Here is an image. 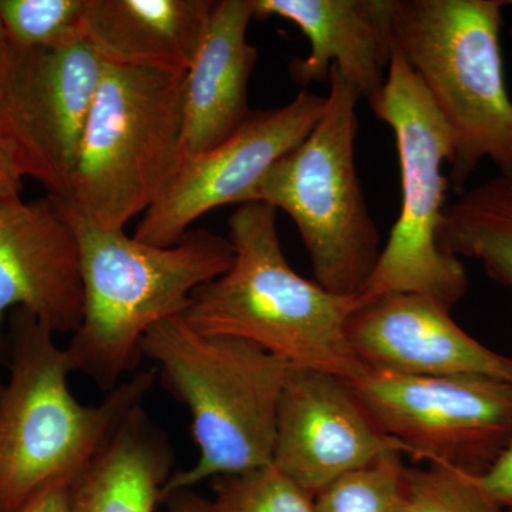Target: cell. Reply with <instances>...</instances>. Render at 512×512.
I'll use <instances>...</instances> for the list:
<instances>
[{
    "label": "cell",
    "mask_w": 512,
    "mask_h": 512,
    "mask_svg": "<svg viewBox=\"0 0 512 512\" xmlns=\"http://www.w3.org/2000/svg\"><path fill=\"white\" fill-rule=\"evenodd\" d=\"M55 200L76 235L82 264L84 315L67 356L73 372L110 393L136 369L148 330L185 315L194 291L227 274L234 247L204 228L191 229L171 247L144 244L124 229L101 228Z\"/></svg>",
    "instance_id": "6da1fadb"
},
{
    "label": "cell",
    "mask_w": 512,
    "mask_h": 512,
    "mask_svg": "<svg viewBox=\"0 0 512 512\" xmlns=\"http://www.w3.org/2000/svg\"><path fill=\"white\" fill-rule=\"evenodd\" d=\"M8 382L0 383V512H18L37 497L70 487L128 414L143 406L154 370L137 372L100 404H83L55 332L26 309L9 313Z\"/></svg>",
    "instance_id": "7a4b0ae2"
},
{
    "label": "cell",
    "mask_w": 512,
    "mask_h": 512,
    "mask_svg": "<svg viewBox=\"0 0 512 512\" xmlns=\"http://www.w3.org/2000/svg\"><path fill=\"white\" fill-rule=\"evenodd\" d=\"M276 212L265 202L239 205L228 221L234 264L192 293L184 318L198 332L249 340L289 366L355 380L367 369L350 349L346 323L360 296L336 295L296 274Z\"/></svg>",
    "instance_id": "3957f363"
},
{
    "label": "cell",
    "mask_w": 512,
    "mask_h": 512,
    "mask_svg": "<svg viewBox=\"0 0 512 512\" xmlns=\"http://www.w3.org/2000/svg\"><path fill=\"white\" fill-rule=\"evenodd\" d=\"M140 352L157 363L164 389L187 407L200 450L194 466L165 484L163 503L208 478L272 464L285 360L249 340L198 332L184 315L148 330Z\"/></svg>",
    "instance_id": "277c9868"
},
{
    "label": "cell",
    "mask_w": 512,
    "mask_h": 512,
    "mask_svg": "<svg viewBox=\"0 0 512 512\" xmlns=\"http://www.w3.org/2000/svg\"><path fill=\"white\" fill-rule=\"evenodd\" d=\"M505 0H393V46L453 136L448 181L464 192L483 161L512 177V99L501 28Z\"/></svg>",
    "instance_id": "5b68a950"
},
{
    "label": "cell",
    "mask_w": 512,
    "mask_h": 512,
    "mask_svg": "<svg viewBox=\"0 0 512 512\" xmlns=\"http://www.w3.org/2000/svg\"><path fill=\"white\" fill-rule=\"evenodd\" d=\"M325 111L308 137L255 185L248 202H265L295 222L315 281L342 296L362 293L382 254V237L356 167L359 92L330 67Z\"/></svg>",
    "instance_id": "8992f818"
},
{
    "label": "cell",
    "mask_w": 512,
    "mask_h": 512,
    "mask_svg": "<svg viewBox=\"0 0 512 512\" xmlns=\"http://www.w3.org/2000/svg\"><path fill=\"white\" fill-rule=\"evenodd\" d=\"M185 73L106 64L62 200L101 228L146 214L180 168Z\"/></svg>",
    "instance_id": "52a82bcc"
},
{
    "label": "cell",
    "mask_w": 512,
    "mask_h": 512,
    "mask_svg": "<svg viewBox=\"0 0 512 512\" xmlns=\"http://www.w3.org/2000/svg\"><path fill=\"white\" fill-rule=\"evenodd\" d=\"M367 103L396 138L402 210L359 296L420 293L451 311L466 296L468 276L461 259L444 254L436 239L450 183L443 174L453 157L450 128L394 47L386 82Z\"/></svg>",
    "instance_id": "ba28073f"
},
{
    "label": "cell",
    "mask_w": 512,
    "mask_h": 512,
    "mask_svg": "<svg viewBox=\"0 0 512 512\" xmlns=\"http://www.w3.org/2000/svg\"><path fill=\"white\" fill-rule=\"evenodd\" d=\"M376 426L414 460L483 476L512 440V383L366 370L348 382Z\"/></svg>",
    "instance_id": "9c48e42d"
},
{
    "label": "cell",
    "mask_w": 512,
    "mask_h": 512,
    "mask_svg": "<svg viewBox=\"0 0 512 512\" xmlns=\"http://www.w3.org/2000/svg\"><path fill=\"white\" fill-rule=\"evenodd\" d=\"M106 62L87 42L60 49L20 47L5 37L0 56V143L23 177L67 200L84 127Z\"/></svg>",
    "instance_id": "30bf717a"
},
{
    "label": "cell",
    "mask_w": 512,
    "mask_h": 512,
    "mask_svg": "<svg viewBox=\"0 0 512 512\" xmlns=\"http://www.w3.org/2000/svg\"><path fill=\"white\" fill-rule=\"evenodd\" d=\"M325 106L326 97L303 89L278 109L252 110L227 141L178 168L133 237L171 247L202 215L224 205L247 204L266 171L311 134Z\"/></svg>",
    "instance_id": "8fae6325"
},
{
    "label": "cell",
    "mask_w": 512,
    "mask_h": 512,
    "mask_svg": "<svg viewBox=\"0 0 512 512\" xmlns=\"http://www.w3.org/2000/svg\"><path fill=\"white\" fill-rule=\"evenodd\" d=\"M390 451L409 454L376 426L348 380L289 366L272 456L282 474L315 497L336 478Z\"/></svg>",
    "instance_id": "7c38bea8"
},
{
    "label": "cell",
    "mask_w": 512,
    "mask_h": 512,
    "mask_svg": "<svg viewBox=\"0 0 512 512\" xmlns=\"http://www.w3.org/2000/svg\"><path fill=\"white\" fill-rule=\"evenodd\" d=\"M346 338L367 370L392 375H478L512 383V357L478 342L450 309L420 293L389 292L362 299L346 323Z\"/></svg>",
    "instance_id": "4fadbf2b"
},
{
    "label": "cell",
    "mask_w": 512,
    "mask_h": 512,
    "mask_svg": "<svg viewBox=\"0 0 512 512\" xmlns=\"http://www.w3.org/2000/svg\"><path fill=\"white\" fill-rule=\"evenodd\" d=\"M26 309L55 333H74L84 315L76 235L52 195L0 202V370L8 356L3 323Z\"/></svg>",
    "instance_id": "5bb4252c"
},
{
    "label": "cell",
    "mask_w": 512,
    "mask_h": 512,
    "mask_svg": "<svg viewBox=\"0 0 512 512\" xmlns=\"http://www.w3.org/2000/svg\"><path fill=\"white\" fill-rule=\"evenodd\" d=\"M254 19L289 20L309 40L311 53L293 59V82H328L336 66L362 99L386 82L393 55V0H249Z\"/></svg>",
    "instance_id": "9a60e30c"
},
{
    "label": "cell",
    "mask_w": 512,
    "mask_h": 512,
    "mask_svg": "<svg viewBox=\"0 0 512 512\" xmlns=\"http://www.w3.org/2000/svg\"><path fill=\"white\" fill-rule=\"evenodd\" d=\"M249 0H218L197 56L185 73L181 165L227 141L247 121L258 49L248 42Z\"/></svg>",
    "instance_id": "2e32d148"
},
{
    "label": "cell",
    "mask_w": 512,
    "mask_h": 512,
    "mask_svg": "<svg viewBox=\"0 0 512 512\" xmlns=\"http://www.w3.org/2000/svg\"><path fill=\"white\" fill-rule=\"evenodd\" d=\"M214 0H90L86 42L106 63L187 73Z\"/></svg>",
    "instance_id": "e0dca14e"
},
{
    "label": "cell",
    "mask_w": 512,
    "mask_h": 512,
    "mask_svg": "<svg viewBox=\"0 0 512 512\" xmlns=\"http://www.w3.org/2000/svg\"><path fill=\"white\" fill-rule=\"evenodd\" d=\"M173 466L167 433L138 406L70 485V512H154Z\"/></svg>",
    "instance_id": "ac0fdd59"
},
{
    "label": "cell",
    "mask_w": 512,
    "mask_h": 512,
    "mask_svg": "<svg viewBox=\"0 0 512 512\" xmlns=\"http://www.w3.org/2000/svg\"><path fill=\"white\" fill-rule=\"evenodd\" d=\"M444 254L480 262L512 292V177L498 174L446 205L437 231Z\"/></svg>",
    "instance_id": "d6986e66"
},
{
    "label": "cell",
    "mask_w": 512,
    "mask_h": 512,
    "mask_svg": "<svg viewBox=\"0 0 512 512\" xmlns=\"http://www.w3.org/2000/svg\"><path fill=\"white\" fill-rule=\"evenodd\" d=\"M390 451L336 478L313 497L315 512H407L409 468Z\"/></svg>",
    "instance_id": "ffe728a7"
},
{
    "label": "cell",
    "mask_w": 512,
    "mask_h": 512,
    "mask_svg": "<svg viewBox=\"0 0 512 512\" xmlns=\"http://www.w3.org/2000/svg\"><path fill=\"white\" fill-rule=\"evenodd\" d=\"M90 0H0V20L13 45L60 49L86 42Z\"/></svg>",
    "instance_id": "44dd1931"
},
{
    "label": "cell",
    "mask_w": 512,
    "mask_h": 512,
    "mask_svg": "<svg viewBox=\"0 0 512 512\" xmlns=\"http://www.w3.org/2000/svg\"><path fill=\"white\" fill-rule=\"evenodd\" d=\"M210 512H315L313 497L274 466L212 478Z\"/></svg>",
    "instance_id": "7402d4cb"
},
{
    "label": "cell",
    "mask_w": 512,
    "mask_h": 512,
    "mask_svg": "<svg viewBox=\"0 0 512 512\" xmlns=\"http://www.w3.org/2000/svg\"><path fill=\"white\" fill-rule=\"evenodd\" d=\"M407 512H510L484 490L478 476L456 468H409Z\"/></svg>",
    "instance_id": "603a6c76"
},
{
    "label": "cell",
    "mask_w": 512,
    "mask_h": 512,
    "mask_svg": "<svg viewBox=\"0 0 512 512\" xmlns=\"http://www.w3.org/2000/svg\"><path fill=\"white\" fill-rule=\"evenodd\" d=\"M478 478L484 490L505 510L512 512V440L494 466Z\"/></svg>",
    "instance_id": "cb8c5ba5"
},
{
    "label": "cell",
    "mask_w": 512,
    "mask_h": 512,
    "mask_svg": "<svg viewBox=\"0 0 512 512\" xmlns=\"http://www.w3.org/2000/svg\"><path fill=\"white\" fill-rule=\"evenodd\" d=\"M23 178L25 177L20 174L8 151L0 143V202L20 197Z\"/></svg>",
    "instance_id": "d4e9b609"
},
{
    "label": "cell",
    "mask_w": 512,
    "mask_h": 512,
    "mask_svg": "<svg viewBox=\"0 0 512 512\" xmlns=\"http://www.w3.org/2000/svg\"><path fill=\"white\" fill-rule=\"evenodd\" d=\"M18 512H70L69 487L47 491Z\"/></svg>",
    "instance_id": "484cf974"
},
{
    "label": "cell",
    "mask_w": 512,
    "mask_h": 512,
    "mask_svg": "<svg viewBox=\"0 0 512 512\" xmlns=\"http://www.w3.org/2000/svg\"><path fill=\"white\" fill-rule=\"evenodd\" d=\"M164 503L167 504L165 512H210L208 500L192 493V490H181L168 495Z\"/></svg>",
    "instance_id": "4316f807"
},
{
    "label": "cell",
    "mask_w": 512,
    "mask_h": 512,
    "mask_svg": "<svg viewBox=\"0 0 512 512\" xmlns=\"http://www.w3.org/2000/svg\"><path fill=\"white\" fill-rule=\"evenodd\" d=\"M3 42H5V30H3L2 20H0V56H2Z\"/></svg>",
    "instance_id": "83f0119b"
},
{
    "label": "cell",
    "mask_w": 512,
    "mask_h": 512,
    "mask_svg": "<svg viewBox=\"0 0 512 512\" xmlns=\"http://www.w3.org/2000/svg\"><path fill=\"white\" fill-rule=\"evenodd\" d=\"M507 8L512 9V0H510V2H507ZM510 36H511V39H512V25H511V28H510Z\"/></svg>",
    "instance_id": "f1b7e54d"
}]
</instances>
